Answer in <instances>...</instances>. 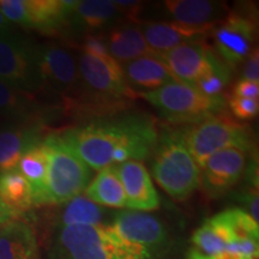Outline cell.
<instances>
[{"mask_svg": "<svg viewBox=\"0 0 259 259\" xmlns=\"http://www.w3.org/2000/svg\"><path fill=\"white\" fill-rule=\"evenodd\" d=\"M0 259H41L34 229L12 220L0 228Z\"/></svg>", "mask_w": 259, "mask_h": 259, "instance_id": "d6986e66", "label": "cell"}, {"mask_svg": "<svg viewBox=\"0 0 259 259\" xmlns=\"http://www.w3.org/2000/svg\"><path fill=\"white\" fill-rule=\"evenodd\" d=\"M8 32H12V25L0 11V34H8Z\"/></svg>", "mask_w": 259, "mask_h": 259, "instance_id": "d590c367", "label": "cell"}, {"mask_svg": "<svg viewBox=\"0 0 259 259\" xmlns=\"http://www.w3.org/2000/svg\"><path fill=\"white\" fill-rule=\"evenodd\" d=\"M233 96L244 97V99L258 100L259 97V83H252L248 80L240 79L235 84L233 89Z\"/></svg>", "mask_w": 259, "mask_h": 259, "instance_id": "d6a6232c", "label": "cell"}, {"mask_svg": "<svg viewBox=\"0 0 259 259\" xmlns=\"http://www.w3.org/2000/svg\"><path fill=\"white\" fill-rule=\"evenodd\" d=\"M65 147L95 170L126 161H143L154 153L158 132L141 114L100 118L58 135Z\"/></svg>", "mask_w": 259, "mask_h": 259, "instance_id": "6da1fadb", "label": "cell"}, {"mask_svg": "<svg viewBox=\"0 0 259 259\" xmlns=\"http://www.w3.org/2000/svg\"><path fill=\"white\" fill-rule=\"evenodd\" d=\"M83 90L85 93L79 96L74 103L77 108L83 101H97L103 109H118L121 103L131 101L137 97V93L128 87L126 82L121 64L114 58L100 59L79 51L77 54Z\"/></svg>", "mask_w": 259, "mask_h": 259, "instance_id": "277c9868", "label": "cell"}, {"mask_svg": "<svg viewBox=\"0 0 259 259\" xmlns=\"http://www.w3.org/2000/svg\"><path fill=\"white\" fill-rule=\"evenodd\" d=\"M85 197L106 208H126V196L118 167L108 166L99 171L87 187Z\"/></svg>", "mask_w": 259, "mask_h": 259, "instance_id": "603a6c76", "label": "cell"}, {"mask_svg": "<svg viewBox=\"0 0 259 259\" xmlns=\"http://www.w3.org/2000/svg\"><path fill=\"white\" fill-rule=\"evenodd\" d=\"M35 57L41 89L60 95L70 109L83 93L76 57L69 48L58 44L35 46Z\"/></svg>", "mask_w": 259, "mask_h": 259, "instance_id": "ba28073f", "label": "cell"}, {"mask_svg": "<svg viewBox=\"0 0 259 259\" xmlns=\"http://www.w3.org/2000/svg\"><path fill=\"white\" fill-rule=\"evenodd\" d=\"M213 28H193L177 22H151L142 25V34L149 47L158 54L190 41H200Z\"/></svg>", "mask_w": 259, "mask_h": 259, "instance_id": "ac0fdd59", "label": "cell"}, {"mask_svg": "<svg viewBox=\"0 0 259 259\" xmlns=\"http://www.w3.org/2000/svg\"><path fill=\"white\" fill-rule=\"evenodd\" d=\"M137 96L157 108L167 120L181 124H198L210 116L223 113L226 97L208 96L191 84L174 80L153 92L139 93Z\"/></svg>", "mask_w": 259, "mask_h": 259, "instance_id": "5b68a950", "label": "cell"}, {"mask_svg": "<svg viewBox=\"0 0 259 259\" xmlns=\"http://www.w3.org/2000/svg\"><path fill=\"white\" fill-rule=\"evenodd\" d=\"M44 145L48 157L46 205L64 204L85 191L93 170L61 143L58 135L47 136Z\"/></svg>", "mask_w": 259, "mask_h": 259, "instance_id": "8992f818", "label": "cell"}, {"mask_svg": "<svg viewBox=\"0 0 259 259\" xmlns=\"http://www.w3.org/2000/svg\"><path fill=\"white\" fill-rule=\"evenodd\" d=\"M0 115L18 124H27L38 122L41 111L31 94L0 80Z\"/></svg>", "mask_w": 259, "mask_h": 259, "instance_id": "d4e9b609", "label": "cell"}, {"mask_svg": "<svg viewBox=\"0 0 259 259\" xmlns=\"http://www.w3.org/2000/svg\"><path fill=\"white\" fill-rule=\"evenodd\" d=\"M76 0H0V11L10 23L53 32L69 24Z\"/></svg>", "mask_w": 259, "mask_h": 259, "instance_id": "30bf717a", "label": "cell"}, {"mask_svg": "<svg viewBox=\"0 0 259 259\" xmlns=\"http://www.w3.org/2000/svg\"><path fill=\"white\" fill-rule=\"evenodd\" d=\"M111 227L122 240L150 255L164 244L167 238L166 229L156 218L135 210L116 213Z\"/></svg>", "mask_w": 259, "mask_h": 259, "instance_id": "5bb4252c", "label": "cell"}, {"mask_svg": "<svg viewBox=\"0 0 259 259\" xmlns=\"http://www.w3.org/2000/svg\"><path fill=\"white\" fill-rule=\"evenodd\" d=\"M176 80L194 85L220 59L216 52L200 41H190L161 54Z\"/></svg>", "mask_w": 259, "mask_h": 259, "instance_id": "4fadbf2b", "label": "cell"}, {"mask_svg": "<svg viewBox=\"0 0 259 259\" xmlns=\"http://www.w3.org/2000/svg\"><path fill=\"white\" fill-rule=\"evenodd\" d=\"M229 109L239 120H251L258 115L259 101L253 99L233 96L229 100Z\"/></svg>", "mask_w": 259, "mask_h": 259, "instance_id": "f546056e", "label": "cell"}, {"mask_svg": "<svg viewBox=\"0 0 259 259\" xmlns=\"http://www.w3.org/2000/svg\"><path fill=\"white\" fill-rule=\"evenodd\" d=\"M0 80L28 94L41 90L35 46L12 32L0 34Z\"/></svg>", "mask_w": 259, "mask_h": 259, "instance_id": "9c48e42d", "label": "cell"}, {"mask_svg": "<svg viewBox=\"0 0 259 259\" xmlns=\"http://www.w3.org/2000/svg\"><path fill=\"white\" fill-rule=\"evenodd\" d=\"M181 136L186 149L199 167L212 154L223 149L238 148L244 151L253 149L250 128L223 113L181 130Z\"/></svg>", "mask_w": 259, "mask_h": 259, "instance_id": "52a82bcc", "label": "cell"}, {"mask_svg": "<svg viewBox=\"0 0 259 259\" xmlns=\"http://www.w3.org/2000/svg\"><path fill=\"white\" fill-rule=\"evenodd\" d=\"M153 158V177L171 198L185 200L200 186V167L184 144L181 131H164Z\"/></svg>", "mask_w": 259, "mask_h": 259, "instance_id": "3957f363", "label": "cell"}, {"mask_svg": "<svg viewBox=\"0 0 259 259\" xmlns=\"http://www.w3.org/2000/svg\"><path fill=\"white\" fill-rule=\"evenodd\" d=\"M105 38L109 54L120 64L144 56L158 54L149 47L141 29L134 25H120L112 29Z\"/></svg>", "mask_w": 259, "mask_h": 259, "instance_id": "7402d4cb", "label": "cell"}, {"mask_svg": "<svg viewBox=\"0 0 259 259\" xmlns=\"http://www.w3.org/2000/svg\"><path fill=\"white\" fill-rule=\"evenodd\" d=\"M247 168V154L228 148L212 154L200 167V184L210 196L218 197L241 179Z\"/></svg>", "mask_w": 259, "mask_h": 259, "instance_id": "7c38bea8", "label": "cell"}, {"mask_svg": "<svg viewBox=\"0 0 259 259\" xmlns=\"http://www.w3.org/2000/svg\"><path fill=\"white\" fill-rule=\"evenodd\" d=\"M163 5L177 23L193 28H213L222 16V6L209 0H168Z\"/></svg>", "mask_w": 259, "mask_h": 259, "instance_id": "44dd1931", "label": "cell"}, {"mask_svg": "<svg viewBox=\"0 0 259 259\" xmlns=\"http://www.w3.org/2000/svg\"><path fill=\"white\" fill-rule=\"evenodd\" d=\"M231 79L232 69L221 59H219L208 73L197 80L194 87L208 96H221L222 92L227 88Z\"/></svg>", "mask_w": 259, "mask_h": 259, "instance_id": "f1b7e54d", "label": "cell"}, {"mask_svg": "<svg viewBox=\"0 0 259 259\" xmlns=\"http://www.w3.org/2000/svg\"><path fill=\"white\" fill-rule=\"evenodd\" d=\"M0 200L15 216L22 215L34 206L31 187L17 169L0 173Z\"/></svg>", "mask_w": 259, "mask_h": 259, "instance_id": "484cf974", "label": "cell"}, {"mask_svg": "<svg viewBox=\"0 0 259 259\" xmlns=\"http://www.w3.org/2000/svg\"><path fill=\"white\" fill-rule=\"evenodd\" d=\"M254 36L255 24L250 17L240 14L227 16L213 31L216 54L233 70L252 52Z\"/></svg>", "mask_w": 259, "mask_h": 259, "instance_id": "8fae6325", "label": "cell"}, {"mask_svg": "<svg viewBox=\"0 0 259 259\" xmlns=\"http://www.w3.org/2000/svg\"><path fill=\"white\" fill-rule=\"evenodd\" d=\"M48 157L44 142L28 150L17 164V169L31 187L34 205H46Z\"/></svg>", "mask_w": 259, "mask_h": 259, "instance_id": "cb8c5ba5", "label": "cell"}, {"mask_svg": "<svg viewBox=\"0 0 259 259\" xmlns=\"http://www.w3.org/2000/svg\"><path fill=\"white\" fill-rule=\"evenodd\" d=\"M80 51L89 54V56L100 58V59L113 58L111 54H109L108 48H107L106 38L101 37V35H87L82 42V48H80Z\"/></svg>", "mask_w": 259, "mask_h": 259, "instance_id": "4dcf8cb0", "label": "cell"}, {"mask_svg": "<svg viewBox=\"0 0 259 259\" xmlns=\"http://www.w3.org/2000/svg\"><path fill=\"white\" fill-rule=\"evenodd\" d=\"M246 208L248 209V215L254 220L255 222L259 221V198L257 192H251L246 194Z\"/></svg>", "mask_w": 259, "mask_h": 259, "instance_id": "836d02e7", "label": "cell"}, {"mask_svg": "<svg viewBox=\"0 0 259 259\" xmlns=\"http://www.w3.org/2000/svg\"><path fill=\"white\" fill-rule=\"evenodd\" d=\"M121 67L126 82L135 93L153 92L176 80L161 54L137 58L121 64Z\"/></svg>", "mask_w": 259, "mask_h": 259, "instance_id": "e0dca14e", "label": "cell"}, {"mask_svg": "<svg viewBox=\"0 0 259 259\" xmlns=\"http://www.w3.org/2000/svg\"><path fill=\"white\" fill-rule=\"evenodd\" d=\"M58 259H149L150 254L127 244L106 226H70L60 228L54 245Z\"/></svg>", "mask_w": 259, "mask_h": 259, "instance_id": "7a4b0ae2", "label": "cell"}, {"mask_svg": "<svg viewBox=\"0 0 259 259\" xmlns=\"http://www.w3.org/2000/svg\"><path fill=\"white\" fill-rule=\"evenodd\" d=\"M242 80L252 83H259V53L258 48L252 51L246 58V63L242 71Z\"/></svg>", "mask_w": 259, "mask_h": 259, "instance_id": "1f68e13d", "label": "cell"}, {"mask_svg": "<svg viewBox=\"0 0 259 259\" xmlns=\"http://www.w3.org/2000/svg\"><path fill=\"white\" fill-rule=\"evenodd\" d=\"M258 255L259 235L242 234L213 254L200 255L189 251L187 259H258Z\"/></svg>", "mask_w": 259, "mask_h": 259, "instance_id": "83f0119b", "label": "cell"}, {"mask_svg": "<svg viewBox=\"0 0 259 259\" xmlns=\"http://www.w3.org/2000/svg\"><path fill=\"white\" fill-rule=\"evenodd\" d=\"M64 204L59 215L61 228L70 226H106V210L85 196L79 194Z\"/></svg>", "mask_w": 259, "mask_h": 259, "instance_id": "4316f807", "label": "cell"}, {"mask_svg": "<svg viewBox=\"0 0 259 259\" xmlns=\"http://www.w3.org/2000/svg\"><path fill=\"white\" fill-rule=\"evenodd\" d=\"M40 122L16 124L0 130V173L17 168L22 156L44 142Z\"/></svg>", "mask_w": 259, "mask_h": 259, "instance_id": "2e32d148", "label": "cell"}, {"mask_svg": "<svg viewBox=\"0 0 259 259\" xmlns=\"http://www.w3.org/2000/svg\"><path fill=\"white\" fill-rule=\"evenodd\" d=\"M120 12L114 2L109 0H83L77 2L71 12L69 24L77 30L89 34L111 27Z\"/></svg>", "mask_w": 259, "mask_h": 259, "instance_id": "ffe728a7", "label": "cell"}, {"mask_svg": "<svg viewBox=\"0 0 259 259\" xmlns=\"http://www.w3.org/2000/svg\"><path fill=\"white\" fill-rule=\"evenodd\" d=\"M15 218L16 216L14 215V212L0 200V228H2L3 226H5L8 222L12 221Z\"/></svg>", "mask_w": 259, "mask_h": 259, "instance_id": "e575fe53", "label": "cell"}, {"mask_svg": "<svg viewBox=\"0 0 259 259\" xmlns=\"http://www.w3.org/2000/svg\"><path fill=\"white\" fill-rule=\"evenodd\" d=\"M116 167L124 186L126 208L142 212L156 210L160 199L143 162L130 160Z\"/></svg>", "mask_w": 259, "mask_h": 259, "instance_id": "9a60e30c", "label": "cell"}]
</instances>
